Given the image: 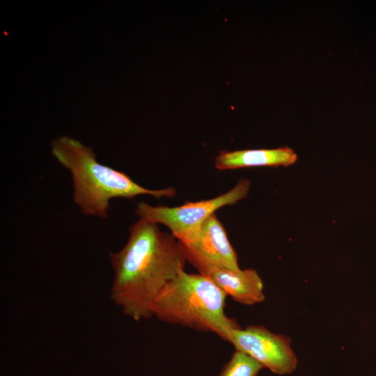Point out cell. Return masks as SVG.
<instances>
[{
  "mask_svg": "<svg viewBox=\"0 0 376 376\" xmlns=\"http://www.w3.org/2000/svg\"><path fill=\"white\" fill-rule=\"evenodd\" d=\"M197 270L237 302L253 305L265 300L263 281L255 269L233 270L207 265Z\"/></svg>",
  "mask_w": 376,
  "mask_h": 376,
  "instance_id": "cell-7",
  "label": "cell"
},
{
  "mask_svg": "<svg viewBox=\"0 0 376 376\" xmlns=\"http://www.w3.org/2000/svg\"><path fill=\"white\" fill-rule=\"evenodd\" d=\"M224 340L276 374H290L297 366L290 338L272 333L263 326L232 327L226 331Z\"/></svg>",
  "mask_w": 376,
  "mask_h": 376,
  "instance_id": "cell-5",
  "label": "cell"
},
{
  "mask_svg": "<svg viewBox=\"0 0 376 376\" xmlns=\"http://www.w3.org/2000/svg\"><path fill=\"white\" fill-rule=\"evenodd\" d=\"M109 257L113 271L111 298L135 321L152 316L156 297L184 270L187 261L171 233L141 218L130 226L125 245Z\"/></svg>",
  "mask_w": 376,
  "mask_h": 376,
  "instance_id": "cell-1",
  "label": "cell"
},
{
  "mask_svg": "<svg viewBox=\"0 0 376 376\" xmlns=\"http://www.w3.org/2000/svg\"><path fill=\"white\" fill-rule=\"evenodd\" d=\"M52 153L71 173L74 202L87 216L107 218L114 198L150 195L159 199L177 194L173 187L149 189L139 185L125 173L99 163L91 148L71 137L55 139Z\"/></svg>",
  "mask_w": 376,
  "mask_h": 376,
  "instance_id": "cell-2",
  "label": "cell"
},
{
  "mask_svg": "<svg viewBox=\"0 0 376 376\" xmlns=\"http://www.w3.org/2000/svg\"><path fill=\"white\" fill-rule=\"evenodd\" d=\"M179 244L186 260L196 269L207 265L241 269L237 253L215 213L205 221L193 242Z\"/></svg>",
  "mask_w": 376,
  "mask_h": 376,
  "instance_id": "cell-6",
  "label": "cell"
},
{
  "mask_svg": "<svg viewBox=\"0 0 376 376\" xmlns=\"http://www.w3.org/2000/svg\"><path fill=\"white\" fill-rule=\"evenodd\" d=\"M263 366L249 354L235 350L219 376H257Z\"/></svg>",
  "mask_w": 376,
  "mask_h": 376,
  "instance_id": "cell-9",
  "label": "cell"
},
{
  "mask_svg": "<svg viewBox=\"0 0 376 376\" xmlns=\"http://www.w3.org/2000/svg\"><path fill=\"white\" fill-rule=\"evenodd\" d=\"M249 188L250 181L242 179L230 190L213 198L188 202L177 207L152 206L140 202L135 213L141 219L164 225L180 244H189L210 216L218 209L246 198Z\"/></svg>",
  "mask_w": 376,
  "mask_h": 376,
  "instance_id": "cell-4",
  "label": "cell"
},
{
  "mask_svg": "<svg viewBox=\"0 0 376 376\" xmlns=\"http://www.w3.org/2000/svg\"><path fill=\"white\" fill-rule=\"evenodd\" d=\"M297 156L290 148L274 149L222 151L215 158L218 170H229L253 166H289L296 162Z\"/></svg>",
  "mask_w": 376,
  "mask_h": 376,
  "instance_id": "cell-8",
  "label": "cell"
},
{
  "mask_svg": "<svg viewBox=\"0 0 376 376\" xmlns=\"http://www.w3.org/2000/svg\"><path fill=\"white\" fill-rule=\"evenodd\" d=\"M226 297L207 276L184 269L159 293L152 314L164 322L214 332L224 340L228 329L238 326L224 313Z\"/></svg>",
  "mask_w": 376,
  "mask_h": 376,
  "instance_id": "cell-3",
  "label": "cell"
}]
</instances>
